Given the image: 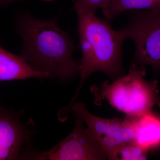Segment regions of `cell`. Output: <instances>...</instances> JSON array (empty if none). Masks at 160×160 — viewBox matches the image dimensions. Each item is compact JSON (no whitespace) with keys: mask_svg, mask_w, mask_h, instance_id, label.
<instances>
[{"mask_svg":"<svg viewBox=\"0 0 160 160\" xmlns=\"http://www.w3.org/2000/svg\"><path fill=\"white\" fill-rule=\"evenodd\" d=\"M18 30L23 41L22 56L35 70L62 82L79 72V64L72 58L74 43L56 19L42 20L22 13L18 18Z\"/></svg>","mask_w":160,"mask_h":160,"instance_id":"obj_1","label":"cell"},{"mask_svg":"<svg viewBox=\"0 0 160 160\" xmlns=\"http://www.w3.org/2000/svg\"><path fill=\"white\" fill-rule=\"evenodd\" d=\"M40 1H43V2H52V1H56V0H40Z\"/></svg>","mask_w":160,"mask_h":160,"instance_id":"obj_14","label":"cell"},{"mask_svg":"<svg viewBox=\"0 0 160 160\" xmlns=\"http://www.w3.org/2000/svg\"><path fill=\"white\" fill-rule=\"evenodd\" d=\"M126 39L135 45L134 64L160 69V10L144 9L132 15L127 26L120 29Z\"/></svg>","mask_w":160,"mask_h":160,"instance_id":"obj_5","label":"cell"},{"mask_svg":"<svg viewBox=\"0 0 160 160\" xmlns=\"http://www.w3.org/2000/svg\"><path fill=\"white\" fill-rule=\"evenodd\" d=\"M24 111L7 109L0 101V160L21 159L25 146L33 134L22 120Z\"/></svg>","mask_w":160,"mask_h":160,"instance_id":"obj_7","label":"cell"},{"mask_svg":"<svg viewBox=\"0 0 160 160\" xmlns=\"http://www.w3.org/2000/svg\"><path fill=\"white\" fill-rule=\"evenodd\" d=\"M72 112L74 129L65 139L46 151L35 149L30 142L24 147L21 160H106V152L89 130L85 129L82 118L76 112Z\"/></svg>","mask_w":160,"mask_h":160,"instance_id":"obj_4","label":"cell"},{"mask_svg":"<svg viewBox=\"0 0 160 160\" xmlns=\"http://www.w3.org/2000/svg\"><path fill=\"white\" fill-rule=\"evenodd\" d=\"M48 77V73L33 69L22 56L7 51L0 44V82Z\"/></svg>","mask_w":160,"mask_h":160,"instance_id":"obj_8","label":"cell"},{"mask_svg":"<svg viewBox=\"0 0 160 160\" xmlns=\"http://www.w3.org/2000/svg\"><path fill=\"white\" fill-rule=\"evenodd\" d=\"M131 9L160 10V0H111L102 10L105 17L111 19Z\"/></svg>","mask_w":160,"mask_h":160,"instance_id":"obj_10","label":"cell"},{"mask_svg":"<svg viewBox=\"0 0 160 160\" xmlns=\"http://www.w3.org/2000/svg\"><path fill=\"white\" fill-rule=\"evenodd\" d=\"M111 0H74L75 9L94 12L98 9H102L109 5Z\"/></svg>","mask_w":160,"mask_h":160,"instance_id":"obj_12","label":"cell"},{"mask_svg":"<svg viewBox=\"0 0 160 160\" xmlns=\"http://www.w3.org/2000/svg\"><path fill=\"white\" fill-rule=\"evenodd\" d=\"M72 112L82 118L87 129L101 144L109 160H115L120 149L125 144L133 142L134 118L98 117L89 112L82 102H76Z\"/></svg>","mask_w":160,"mask_h":160,"instance_id":"obj_6","label":"cell"},{"mask_svg":"<svg viewBox=\"0 0 160 160\" xmlns=\"http://www.w3.org/2000/svg\"><path fill=\"white\" fill-rule=\"evenodd\" d=\"M78 34L86 38L90 46L92 60L89 74L102 71L112 79L122 76V46L126 38L119 30H113L108 22L94 12L76 9Z\"/></svg>","mask_w":160,"mask_h":160,"instance_id":"obj_3","label":"cell"},{"mask_svg":"<svg viewBox=\"0 0 160 160\" xmlns=\"http://www.w3.org/2000/svg\"><path fill=\"white\" fill-rule=\"evenodd\" d=\"M20 1L22 0H0V7H5L12 3Z\"/></svg>","mask_w":160,"mask_h":160,"instance_id":"obj_13","label":"cell"},{"mask_svg":"<svg viewBox=\"0 0 160 160\" xmlns=\"http://www.w3.org/2000/svg\"><path fill=\"white\" fill-rule=\"evenodd\" d=\"M142 66L133 64L129 73L110 84L106 81L101 86L93 85L90 90L97 106L107 100L112 106L126 114L136 118L152 112L154 106H160V96L157 81L147 82Z\"/></svg>","mask_w":160,"mask_h":160,"instance_id":"obj_2","label":"cell"},{"mask_svg":"<svg viewBox=\"0 0 160 160\" xmlns=\"http://www.w3.org/2000/svg\"><path fill=\"white\" fill-rule=\"evenodd\" d=\"M133 142L148 149L160 144V120L153 114L146 113L134 118Z\"/></svg>","mask_w":160,"mask_h":160,"instance_id":"obj_9","label":"cell"},{"mask_svg":"<svg viewBox=\"0 0 160 160\" xmlns=\"http://www.w3.org/2000/svg\"><path fill=\"white\" fill-rule=\"evenodd\" d=\"M148 149H144L134 142L124 145L120 149L115 160H146Z\"/></svg>","mask_w":160,"mask_h":160,"instance_id":"obj_11","label":"cell"}]
</instances>
